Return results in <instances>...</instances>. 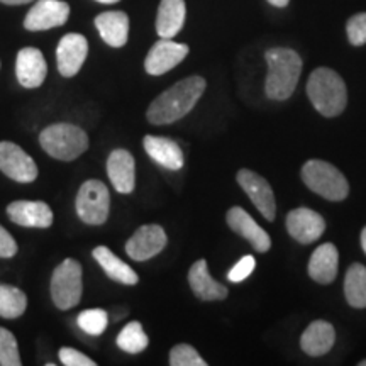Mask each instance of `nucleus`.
<instances>
[{
  "label": "nucleus",
  "instance_id": "obj_1",
  "mask_svg": "<svg viewBox=\"0 0 366 366\" xmlns=\"http://www.w3.org/2000/svg\"><path fill=\"white\" fill-rule=\"evenodd\" d=\"M205 86H207V84H205L202 76L195 75L180 80L153 100V104L148 109V114H146L148 121L157 126L172 124V122L180 121L195 107V104L199 102V99L202 97L205 92Z\"/></svg>",
  "mask_w": 366,
  "mask_h": 366
},
{
  "label": "nucleus",
  "instance_id": "obj_2",
  "mask_svg": "<svg viewBox=\"0 0 366 366\" xmlns=\"http://www.w3.org/2000/svg\"><path fill=\"white\" fill-rule=\"evenodd\" d=\"M268 63L267 92L268 99L287 100L295 92L302 71V58L299 53L288 48H272L264 53Z\"/></svg>",
  "mask_w": 366,
  "mask_h": 366
},
{
  "label": "nucleus",
  "instance_id": "obj_3",
  "mask_svg": "<svg viewBox=\"0 0 366 366\" xmlns=\"http://www.w3.org/2000/svg\"><path fill=\"white\" fill-rule=\"evenodd\" d=\"M307 95L317 112L326 117L340 116L347 104L345 80L331 68H317L310 73Z\"/></svg>",
  "mask_w": 366,
  "mask_h": 366
},
{
  "label": "nucleus",
  "instance_id": "obj_4",
  "mask_svg": "<svg viewBox=\"0 0 366 366\" xmlns=\"http://www.w3.org/2000/svg\"><path fill=\"white\" fill-rule=\"evenodd\" d=\"M39 144L49 157L61 162H73L89 149L90 141L86 132L79 126L59 122L41 132Z\"/></svg>",
  "mask_w": 366,
  "mask_h": 366
},
{
  "label": "nucleus",
  "instance_id": "obj_5",
  "mask_svg": "<svg viewBox=\"0 0 366 366\" xmlns=\"http://www.w3.org/2000/svg\"><path fill=\"white\" fill-rule=\"evenodd\" d=\"M302 180L310 190L327 200H345L350 194V183L345 175L322 159H310L302 168Z\"/></svg>",
  "mask_w": 366,
  "mask_h": 366
},
{
  "label": "nucleus",
  "instance_id": "obj_6",
  "mask_svg": "<svg viewBox=\"0 0 366 366\" xmlns=\"http://www.w3.org/2000/svg\"><path fill=\"white\" fill-rule=\"evenodd\" d=\"M84 282L81 264L76 259L66 258L58 264L51 277V299L58 309L68 310L80 304Z\"/></svg>",
  "mask_w": 366,
  "mask_h": 366
},
{
  "label": "nucleus",
  "instance_id": "obj_7",
  "mask_svg": "<svg viewBox=\"0 0 366 366\" xmlns=\"http://www.w3.org/2000/svg\"><path fill=\"white\" fill-rule=\"evenodd\" d=\"M76 214L89 226H100L107 221L111 194L100 180H86L76 195Z\"/></svg>",
  "mask_w": 366,
  "mask_h": 366
},
{
  "label": "nucleus",
  "instance_id": "obj_8",
  "mask_svg": "<svg viewBox=\"0 0 366 366\" xmlns=\"http://www.w3.org/2000/svg\"><path fill=\"white\" fill-rule=\"evenodd\" d=\"M0 170L11 180L19 183H31L38 178L34 159L21 146L11 141L0 143Z\"/></svg>",
  "mask_w": 366,
  "mask_h": 366
},
{
  "label": "nucleus",
  "instance_id": "obj_9",
  "mask_svg": "<svg viewBox=\"0 0 366 366\" xmlns=\"http://www.w3.org/2000/svg\"><path fill=\"white\" fill-rule=\"evenodd\" d=\"M167 232L158 224L141 226L126 242V253L134 262H146L162 253L167 246Z\"/></svg>",
  "mask_w": 366,
  "mask_h": 366
},
{
  "label": "nucleus",
  "instance_id": "obj_10",
  "mask_svg": "<svg viewBox=\"0 0 366 366\" xmlns=\"http://www.w3.org/2000/svg\"><path fill=\"white\" fill-rule=\"evenodd\" d=\"M70 17V6L63 0H38L24 19L27 31H48L63 26Z\"/></svg>",
  "mask_w": 366,
  "mask_h": 366
},
{
  "label": "nucleus",
  "instance_id": "obj_11",
  "mask_svg": "<svg viewBox=\"0 0 366 366\" xmlns=\"http://www.w3.org/2000/svg\"><path fill=\"white\" fill-rule=\"evenodd\" d=\"M237 183L242 190L248 194L251 202L256 205V209L262 212V216L267 221H274V214H277V204H274V195L272 190V185L264 180L258 173L246 170L237 172Z\"/></svg>",
  "mask_w": 366,
  "mask_h": 366
},
{
  "label": "nucleus",
  "instance_id": "obj_12",
  "mask_svg": "<svg viewBox=\"0 0 366 366\" xmlns=\"http://www.w3.org/2000/svg\"><path fill=\"white\" fill-rule=\"evenodd\" d=\"M187 54H189V46L187 44L162 38L149 49L144 61V68L149 75H164V73L173 70L177 65H180L183 59L187 58Z\"/></svg>",
  "mask_w": 366,
  "mask_h": 366
},
{
  "label": "nucleus",
  "instance_id": "obj_13",
  "mask_svg": "<svg viewBox=\"0 0 366 366\" xmlns=\"http://www.w3.org/2000/svg\"><path fill=\"white\" fill-rule=\"evenodd\" d=\"M86 54H89V41L85 36L79 33L65 34L59 39L56 48L58 71L66 79L75 76L84 66Z\"/></svg>",
  "mask_w": 366,
  "mask_h": 366
},
{
  "label": "nucleus",
  "instance_id": "obj_14",
  "mask_svg": "<svg viewBox=\"0 0 366 366\" xmlns=\"http://www.w3.org/2000/svg\"><path fill=\"white\" fill-rule=\"evenodd\" d=\"M288 234L302 244H310L317 241L326 231V221L312 209H294L287 216Z\"/></svg>",
  "mask_w": 366,
  "mask_h": 366
},
{
  "label": "nucleus",
  "instance_id": "obj_15",
  "mask_svg": "<svg viewBox=\"0 0 366 366\" xmlns=\"http://www.w3.org/2000/svg\"><path fill=\"white\" fill-rule=\"evenodd\" d=\"M7 216L14 224L41 229L51 226L54 219L51 207L39 200H16L7 205Z\"/></svg>",
  "mask_w": 366,
  "mask_h": 366
},
{
  "label": "nucleus",
  "instance_id": "obj_16",
  "mask_svg": "<svg viewBox=\"0 0 366 366\" xmlns=\"http://www.w3.org/2000/svg\"><path fill=\"white\" fill-rule=\"evenodd\" d=\"M17 80L26 89H38L48 75L44 54L38 48H22L16 59Z\"/></svg>",
  "mask_w": 366,
  "mask_h": 366
},
{
  "label": "nucleus",
  "instance_id": "obj_17",
  "mask_svg": "<svg viewBox=\"0 0 366 366\" xmlns=\"http://www.w3.org/2000/svg\"><path fill=\"white\" fill-rule=\"evenodd\" d=\"M227 224L236 234L244 237L258 253H267L272 246V239L267 231L254 222V219L241 207H232L227 210Z\"/></svg>",
  "mask_w": 366,
  "mask_h": 366
},
{
  "label": "nucleus",
  "instance_id": "obj_18",
  "mask_svg": "<svg viewBox=\"0 0 366 366\" xmlns=\"http://www.w3.org/2000/svg\"><path fill=\"white\" fill-rule=\"evenodd\" d=\"M107 175L119 194H131L136 187L134 157L127 149H114L107 159Z\"/></svg>",
  "mask_w": 366,
  "mask_h": 366
},
{
  "label": "nucleus",
  "instance_id": "obj_19",
  "mask_svg": "<svg viewBox=\"0 0 366 366\" xmlns=\"http://www.w3.org/2000/svg\"><path fill=\"white\" fill-rule=\"evenodd\" d=\"M100 38L112 48H122L129 38V17L122 11L102 12L95 17Z\"/></svg>",
  "mask_w": 366,
  "mask_h": 366
},
{
  "label": "nucleus",
  "instance_id": "obj_20",
  "mask_svg": "<svg viewBox=\"0 0 366 366\" xmlns=\"http://www.w3.org/2000/svg\"><path fill=\"white\" fill-rule=\"evenodd\" d=\"M340 267V253L332 242L320 244L310 256L309 262V274L314 282L329 285L334 282Z\"/></svg>",
  "mask_w": 366,
  "mask_h": 366
},
{
  "label": "nucleus",
  "instance_id": "obj_21",
  "mask_svg": "<svg viewBox=\"0 0 366 366\" xmlns=\"http://www.w3.org/2000/svg\"><path fill=\"white\" fill-rule=\"evenodd\" d=\"M189 283L195 297L200 300H224L227 297V288L210 277L205 259H199V262L192 264L189 272Z\"/></svg>",
  "mask_w": 366,
  "mask_h": 366
},
{
  "label": "nucleus",
  "instance_id": "obj_22",
  "mask_svg": "<svg viewBox=\"0 0 366 366\" xmlns=\"http://www.w3.org/2000/svg\"><path fill=\"white\" fill-rule=\"evenodd\" d=\"M143 144L148 157L168 170H180L185 163L182 148L173 139L162 136H146Z\"/></svg>",
  "mask_w": 366,
  "mask_h": 366
},
{
  "label": "nucleus",
  "instance_id": "obj_23",
  "mask_svg": "<svg viewBox=\"0 0 366 366\" xmlns=\"http://www.w3.org/2000/svg\"><path fill=\"white\" fill-rule=\"evenodd\" d=\"M336 341V331L326 320H314L302 334L300 347L309 356H322L331 351Z\"/></svg>",
  "mask_w": 366,
  "mask_h": 366
},
{
  "label": "nucleus",
  "instance_id": "obj_24",
  "mask_svg": "<svg viewBox=\"0 0 366 366\" xmlns=\"http://www.w3.org/2000/svg\"><path fill=\"white\" fill-rule=\"evenodd\" d=\"M185 0H162L157 16V33L159 38H175L185 24Z\"/></svg>",
  "mask_w": 366,
  "mask_h": 366
},
{
  "label": "nucleus",
  "instance_id": "obj_25",
  "mask_svg": "<svg viewBox=\"0 0 366 366\" xmlns=\"http://www.w3.org/2000/svg\"><path fill=\"white\" fill-rule=\"evenodd\" d=\"M92 254H94L95 262L102 267V269L107 273V277L111 280L124 283V285H136L139 282V277H137L134 269L122 262L121 258H117L107 246H97V248L92 251Z\"/></svg>",
  "mask_w": 366,
  "mask_h": 366
},
{
  "label": "nucleus",
  "instance_id": "obj_26",
  "mask_svg": "<svg viewBox=\"0 0 366 366\" xmlns=\"http://www.w3.org/2000/svg\"><path fill=\"white\" fill-rule=\"evenodd\" d=\"M345 295L347 304L355 309L366 307V267L355 263L347 268L345 278Z\"/></svg>",
  "mask_w": 366,
  "mask_h": 366
},
{
  "label": "nucleus",
  "instance_id": "obj_27",
  "mask_svg": "<svg viewBox=\"0 0 366 366\" xmlns=\"http://www.w3.org/2000/svg\"><path fill=\"white\" fill-rule=\"evenodd\" d=\"M27 297L22 290L12 285L0 283V317L17 319L26 312Z\"/></svg>",
  "mask_w": 366,
  "mask_h": 366
},
{
  "label": "nucleus",
  "instance_id": "obj_28",
  "mask_svg": "<svg viewBox=\"0 0 366 366\" xmlns=\"http://www.w3.org/2000/svg\"><path fill=\"white\" fill-rule=\"evenodd\" d=\"M148 336H146L143 326L139 322H136V320L127 324L117 336V346L129 355L141 353V351H144L148 347Z\"/></svg>",
  "mask_w": 366,
  "mask_h": 366
},
{
  "label": "nucleus",
  "instance_id": "obj_29",
  "mask_svg": "<svg viewBox=\"0 0 366 366\" xmlns=\"http://www.w3.org/2000/svg\"><path fill=\"white\" fill-rule=\"evenodd\" d=\"M79 326L90 336H100L109 326V315L104 309H89L79 315Z\"/></svg>",
  "mask_w": 366,
  "mask_h": 366
},
{
  "label": "nucleus",
  "instance_id": "obj_30",
  "mask_svg": "<svg viewBox=\"0 0 366 366\" xmlns=\"http://www.w3.org/2000/svg\"><path fill=\"white\" fill-rule=\"evenodd\" d=\"M0 365L21 366V355L14 334L6 327H0Z\"/></svg>",
  "mask_w": 366,
  "mask_h": 366
},
{
  "label": "nucleus",
  "instance_id": "obj_31",
  "mask_svg": "<svg viewBox=\"0 0 366 366\" xmlns=\"http://www.w3.org/2000/svg\"><path fill=\"white\" fill-rule=\"evenodd\" d=\"M172 366H205V360L190 345H178L170 351Z\"/></svg>",
  "mask_w": 366,
  "mask_h": 366
},
{
  "label": "nucleus",
  "instance_id": "obj_32",
  "mask_svg": "<svg viewBox=\"0 0 366 366\" xmlns=\"http://www.w3.org/2000/svg\"><path fill=\"white\" fill-rule=\"evenodd\" d=\"M347 39L353 46L366 44V12L356 14L346 24Z\"/></svg>",
  "mask_w": 366,
  "mask_h": 366
},
{
  "label": "nucleus",
  "instance_id": "obj_33",
  "mask_svg": "<svg viewBox=\"0 0 366 366\" xmlns=\"http://www.w3.org/2000/svg\"><path fill=\"white\" fill-rule=\"evenodd\" d=\"M254 267H256V262L253 256H244V258H241L239 262L234 264V268L227 273V278L231 282L239 283L242 280H246V278L253 273Z\"/></svg>",
  "mask_w": 366,
  "mask_h": 366
},
{
  "label": "nucleus",
  "instance_id": "obj_34",
  "mask_svg": "<svg viewBox=\"0 0 366 366\" xmlns=\"http://www.w3.org/2000/svg\"><path fill=\"white\" fill-rule=\"evenodd\" d=\"M59 360L65 366H95V361L89 356L73 350V347H61L59 350Z\"/></svg>",
  "mask_w": 366,
  "mask_h": 366
},
{
  "label": "nucleus",
  "instance_id": "obj_35",
  "mask_svg": "<svg viewBox=\"0 0 366 366\" xmlns=\"http://www.w3.org/2000/svg\"><path fill=\"white\" fill-rule=\"evenodd\" d=\"M17 253V242L0 226V258H12Z\"/></svg>",
  "mask_w": 366,
  "mask_h": 366
},
{
  "label": "nucleus",
  "instance_id": "obj_36",
  "mask_svg": "<svg viewBox=\"0 0 366 366\" xmlns=\"http://www.w3.org/2000/svg\"><path fill=\"white\" fill-rule=\"evenodd\" d=\"M0 2L6 4V6H22V4H29L33 0H0Z\"/></svg>",
  "mask_w": 366,
  "mask_h": 366
},
{
  "label": "nucleus",
  "instance_id": "obj_37",
  "mask_svg": "<svg viewBox=\"0 0 366 366\" xmlns=\"http://www.w3.org/2000/svg\"><path fill=\"white\" fill-rule=\"evenodd\" d=\"M268 2L272 4V6H274V7H287L290 0H268Z\"/></svg>",
  "mask_w": 366,
  "mask_h": 366
},
{
  "label": "nucleus",
  "instance_id": "obj_38",
  "mask_svg": "<svg viewBox=\"0 0 366 366\" xmlns=\"http://www.w3.org/2000/svg\"><path fill=\"white\" fill-rule=\"evenodd\" d=\"M361 246H363V251L366 253V227L363 229V232H361Z\"/></svg>",
  "mask_w": 366,
  "mask_h": 366
},
{
  "label": "nucleus",
  "instance_id": "obj_39",
  "mask_svg": "<svg viewBox=\"0 0 366 366\" xmlns=\"http://www.w3.org/2000/svg\"><path fill=\"white\" fill-rule=\"evenodd\" d=\"M97 2H100V4H116V2H119V0H97Z\"/></svg>",
  "mask_w": 366,
  "mask_h": 366
},
{
  "label": "nucleus",
  "instance_id": "obj_40",
  "mask_svg": "<svg viewBox=\"0 0 366 366\" xmlns=\"http://www.w3.org/2000/svg\"><path fill=\"white\" fill-rule=\"evenodd\" d=\"M360 366H366V360H365V361H361Z\"/></svg>",
  "mask_w": 366,
  "mask_h": 366
}]
</instances>
